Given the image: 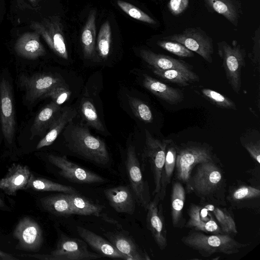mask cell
I'll return each instance as SVG.
<instances>
[{
	"label": "cell",
	"instance_id": "obj_1",
	"mask_svg": "<svg viewBox=\"0 0 260 260\" xmlns=\"http://www.w3.org/2000/svg\"><path fill=\"white\" fill-rule=\"evenodd\" d=\"M64 138L69 149L87 160L100 165L110 161V156L105 142L92 135L81 124L70 125Z\"/></svg>",
	"mask_w": 260,
	"mask_h": 260
},
{
	"label": "cell",
	"instance_id": "obj_40",
	"mask_svg": "<svg viewBox=\"0 0 260 260\" xmlns=\"http://www.w3.org/2000/svg\"><path fill=\"white\" fill-rule=\"evenodd\" d=\"M71 95V91L63 82L53 86L43 96L42 99L50 98L52 102L60 106L66 102Z\"/></svg>",
	"mask_w": 260,
	"mask_h": 260
},
{
	"label": "cell",
	"instance_id": "obj_14",
	"mask_svg": "<svg viewBox=\"0 0 260 260\" xmlns=\"http://www.w3.org/2000/svg\"><path fill=\"white\" fill-rule=\"evenodd\" d=\"M20 80L22 86L25 89L27 100L32 102L42 99L53 86L63 82L61 78L51 74H37L28 77L23 76Z\"/></svg>",
	"mask_w": 260,
	"mask_h": 260
},
{
	"label": "cell",
	"instance_id": "obj_36",
	"mask_svg": "<svg viewBox=\"0 0 260 260\" xmlns=\"http://www.w3.org/2000/svg\"><path fill=\"white\" fill-rule=\"evenodd\" d=\"M111 44V30L109 21H105L99 31L97 42L96 51L99 57L106 59L109 55Z\"/></svg>",
	"mask_w": 260,
	"mask_h": 260
},
{
	"label": "cell",
	"instance_id": "obj_39",
	"mask_svg": "<svg viewBox=\"0 0 260 260\" xmlns=\"http://www.w3.org/2000/svg\"><path fill=\"white\" fill-rule=\"evenodd\" d=\"M203 95L213 104L222 108L236 109L235 103L229 98L213 90L203 88L201 90Z\"/></svg>",
	"mask_w": 260,
	"mask_h": 260
},
{
	"label": "cell",
	"instance_id": "obj_3",
	"mask_svg": "<svg viewBox=\"0 0 260 260\" xmlns=\"http://www.w3.org/2000/svg\"><path fill=\"white\" fill-rule=\"evenodd\" d=\"M217 45L228 81L233 90L239 93L241 87V71L245 65V50L236 40H233L231 44L221 41Z\"/></svg>",
	"mask_w": 260,
	"mask_h": 260
},
{
	"label": "cell",
	"instance_id": "obj_4",
	"mask_svg": "<svg viewBox=\"0 0 260 260\" xmlns=\"http://www.w3.org/2000/svg\"><path fill=\"white\" fill-rule=\"evenodd\" d=\"M223 177L214 161L198 164L193 175H191L187 190L193 191L201 198L211 197L222 187Z\"/></svg>",
	"mask_w": 260,
	"mask_h": 260
},
{
	"label": "cell",
	"instance_id": "obj_34",
	"mask_svg": "<svg viewBox=\"0 0 260 260\" xmlns=\"http://www.w3.org/2000/svg\"><path fill=\"white\" fill-rule=\"evenodd\" d=\"M203 206L214 216L223 233L228 234L237 233L236 223L228 211L212 204H205Z\"/></svg>",
	"mask_w": 260,
	"mask_h": 260
},
{
	"label": "cell",
	"instance_id": "obj_31",
	"mask_svg": "<svg viewBox=\"0 0 260 260\" xmlns=\"http://www.w3.org/2000/svg\"><path fill=\"white\" fill-rule=\"evenodd\" d=\"M41 191H57L66 193H78V191L71 186L65 185L53 182L46 178L36 177L32 175L26 189Z\"/></svg>",
	"mask_w": 260,
	"mask_h": 260
},
{
	"label": "cell",
	"instance_id": "obj_26",
	"mask_svg": "<svg viewBox=\"0 0 260 260\" xmlns=\"http://www.w3.org/2000/svg\"><path fill=\"white\" fill-rule=\"evenodd\" d=\"M75 110L68 108L60 113L49 127V130L45 136L38 143L37 149L51 145L56 140L64 126L70 123L76 116Z\"/></svg>",
	"mask_w": 260,
	"mask_h": 260
},
{
	"label": "cell",
	"instance_id": "obj_32",
	"mask_svg": "<svg viewBox=\"0 0 260 260\" xmlns=\"http://www.w3.org/2000/svg\"><path fill=\"white\" fill-rule=\"evenodd\" d=\"M17 53L28 59H34L45 54V50L37 37H25L18 42Z\"/></svg>",
	"mask_w": 260,
	"mask_h": 260
},
{
	"label": "cell",
	"instance_id": "obj_11",
	"mask_svg": "<svg viewBox=\"0 0 260 260\" xmlns=\"http://www.w3.org/2000/svg\"><path fill=\"white\" fill-rule=\"evenodd\" d=\"M13 236L18 241L16 248L22 250L38 251L43 242V232L40 225L36 220L28 216L19 220Z\"/></svg>",
	"mask_w": 260,
	"mask_h": 260
},
{
	"label": "cell",
	"instance_id": "obj_5",
	"mask_svg": "<svg viewBox=\"0 0 260 260\" xmlns=\"http://www.w3.org/2000/svg\"><path fill=\"white\" fill-rule=\"evenodd\" d=\"M28 256L45 260H90L102 257L98 253L89 251L87 243L83 240L71 238L64 234L60 235L55 249L50 254H33Z\"/></svg>",
	"mask_w": 260,
	"mask_h": 260
},
{
	"label": "cell",
	"instance_id": "obj_9",
	"mask_svg": "<svg viewBox=\"0 0 260 260\" xmlns=\"http://www.w3.org/2000/svg\"><path fill=\"white\" fill-rule=\"evenodd\" d=\"M146 140L144 155L150 165L154 183V189L153 194H157L159 196L163 167L167 145L171 140L160 141L152 136L150 133L145 130Z\"/></svg>",
	"mask_w": 260,
	"mask_h": 260
},
{
	"label": "cell",
	"instance_id": "obj_6",
	"mask_svg": "<svg viewBox=\"0 0 260 260\" xmlns=\"http://www.w3.org/2000/svg\"><path fill=\"white\" fill-rule=\"evenodd\" d=\"M162 39L178 42L209 63L212 62L213 39L200 27L186 28L180 33L165 36Z\"/></svg>",
	"mask_w": 260,
	"mask_h": 260
},
{
	"label": "cell",
	"instance_id": "obj_41",
	"mask_svg": "<svg viewBox=\"0 0 260 260\" xmlns=\"http://www.w3.org/2000/svg\"><path fill=\"white\" fill-rule=\"evenodd\" d=\"M156 44L163 49L179 57H191L194 55L192 51L175 41L162 40L158 41Z\"/></svg>",
	"mask_w": 260,
	"mask_h": 260
},
{
	"label": "cell",
	"instance_id": "obj_25",
	"mask_svg": "<svg viewBox=\"0 0 260 260\" xmlns=\"http://www.w3.org/2000/svg\"><path fill=\"white\" fill-rule=\"evenodd\" d=\"M60 107L53 102L45 106L36 116L30 128L31 139L42 134L60 113Z\"/></svg>",
	"mask_w": 260,
	"mask_h": 260
},
{
	"label": "cell",
	"instance_id": "obj_43",
	"mask_svg": "<svg viewBox=\"0 0 260 260\" xmlns=\"http://www.w3.org/2000/svg\"><path fill=\"white\" fill-rule=\"evenodd\" d=\"M189 0H170L167 7L170 12L174 16L182 14L187 8Z\"/></svg>",
	"mask_w": 260,
	"mask_h": 260
},
{
	"label": "cell",
	"instance_id": "obj_42",
	"mask_svg": "<svg viewBox=\"0 0 260 260\" xmlns=\"http://www.w3.org/2000/svg\"><path fill=\"white\" fill-rule=\"evenodd\" d=\"M260 190L258 188L250 186H240L232 192V199L235 201H241L249 199L259 198Z\"/></svg>",
	"mask_w": 260,
	"mask_h": 260
},
{
	"label": "cell",
	"instance_id": "obj_23",
	"mask_svg": "<svg viewBox=\"0 0 260 260\" xmlns=\"http://www.w3.org/2000/svg\"><path fill=\"white\" fill-rule=\"evenodd\" d=\"M43 36L51 49L60 57L68 59V53L62 26L59 20H52L43 29Z\"/></svg>",
	"mask_w": 260,
	"mask_h": 260
},
{
	"label": "cell",
	"instance_id": "obj_10",
	"mask_svg": "<svg viewBox=\"0 0 260 260\" xmlns=\"http://www.w3.org/2000/svg\"><path fill=\"white\" fill-rule=\"evenodd\" d=\"M49 161L59 169V174L69 181L80 184L104 183L107 179L69 160L66 156L49 154Z\"/></svg>",
	"mask_w": 260,
	"mask_h": 260
},
{
	"label": "cell",
	"instance_id": "obj_33",
	"mask_svg": "<svg viewBox=\"0 0 260 260\" xmlns=\"http://www.w3.org/2000/svg\"><path fill=\"white\" fill-rule=\"evenodd\" d=\"M153 72L156 76L179 85L185 86L192 81L199 80V78L196 73L191 74L180 70H160L153 68Z\"/></svg>",
	"mask_w": 260,
	"mask_h": 260
},
{
	"label": "cell",
	"instance_id": "obj_18",
	"mask_svg": "<svg viewBox=\"0 0 260 260\" xmlns=\"http://www.w3.org/2000/svg\"><path fill=\"white\" fill-rule=\"evenodd\" d=\"M189 219L186 226L194 231L221 234V230L210 212L203 206L192 204L188 210Z\"/></svg>",
	"mask_w": 260,
	"mask_h": 260
},
{
	"label": "cell",
	"instance_id": "obj_12",
	"mask_svg": "<svg viewBox=\"0 0 260 260\" xmlns=\"http://www.w3.org/2000/svg\"><path fill=\"white\" fill-rule=\"evenodd\" d=\"M0 117L4 138L11 144L15 129L14 107L11 86L5 78L0 81Z\"/></svg>",
	"mask_w": 260,
	"mask_h": 260
},
{
	"label": "cell",
	"instance_id": "obj_7",
	"mask_svg": "<svg viewBox=\"0 0 260 260\" xmlns=\"http://www.w3.org/2000/svg\"><path fill=\"white\" fill-rule=\"evenodd\" d=\"M125 167L135 200L146 210L151 201L149 185L143 178L140 164L133 145H129L127 149Z\"/></svg>",
	"mask_w": 260,
	"mask_h": 260
},
{
	"label": "cell",
	"instance_id": "obj_30",
	"mask_svg": "<svg viewBox=\"0 0 260 260\" xmlns=\"http://www.w3.org/2000/svg\"><path fill=\"white\" fill-rule=\"evenodd\" d=\"M177 148L170 140L166 149L165 164L162 169L161 188L159 194L160 200H163L167 186L170 183L175 168Z\"/></svg>",
	"mask_w": 260,
	"mask_h": 260
},
{
	"label": "cell",
	"instance_id": "obj_35",
	"mask_svg": "<svg viewBox=\"0 0 260 260\" xmlns=\"http://www.w3.org/2000/svg\"><path fill=\"white\" fill-rule=\"evenodd\" d=\"M80 111L87 124L96 130L104 132L105 128L97 113L93 103L88 98H84L80 103Z\"/></svg>",
	"mask_w": 260,
	"mask_h": 260
},
{
	"label": "cell",
	"instance_id": "obj_13",
	"mask_svg": "<svg viewBox=\"0 0 260 260\" xmlns=\"http://www.w3.org/2000/svg\"><path fill=\"white\" fill-rule=\"evenodd\" d=\"M151 201L146 211V224L158 247L164 250L167 246V232L162 205L157 194Z\"/></svg>",
	"mask_w": 260,
	"mask_h": 260
},
{
	"label": "cell",
	"instance_id": "obj_46",
	"mask_svg": "<svg viewBox=\"0 0 260 260\" xmlns=\"http://www.w3.org/2000/svg\"><path fill=\"white\" fill-rule=\"evenodd\" d=\"M0 259L4 260H15L17 258L14 257L13 255L7 253L0 250Z\"/></svg>",
	"mask_w": 260,
	"mask_h": 260
},
{
	"label": "cell",
	"instance_id": "obj_24",
	"mask_svg": "<svg viewBox=\"0 0 260 260\" xmlns=\"http://www.w3.org/2000/svg\"><path fill=\"white\" fill-rule=\"evenodd\" d=\"M69 199L71 208L73 214L79 215H94L96 217L103 218L108 222L113 223H116V221L107 216H104L102 213L104 207L102 205L95 204L86 198L78 193H67Z\"/></svg>",
	"mask_w": 260,
	"mask_h": 260
},
{
	"label": "cell",
	"instance_id": "obj_38",
	"mask_svg": "<svg viewBox=\"0 0 260 260\" xmlns=\"http://www.w3.org/2000/svg\"><path fill=\"white\" fill-rule=\"evenodd\" d=\"M117 4L124 12L136 20L150 24L156 23L150 16L129 3L118 0Z\"/></svg>",
	"mask_w": 260,
	"mask_h": 260
},
{
	"label": "cell",
	"instance_id": "obj_45",
	"mask_svg": "<svg viewBox=\"0 0 260 260\" xmlns=\"http://www.w3.org/2000/svg\"><path fill=\"white\" fill-rule=\"evenodd\" d=\"M244 147L250 155L258 164L260 163V144L259 142H249L244 144Z\"/></svg>",
	"mask_w": 260,
	"mask_h": 260
},
{
	"label": "cell",
	"instance_id": "obj_8",
	"mask_svg": "<svg viewBox=\"0 0 260 260\" xmlns=\"http://www.w3.org/2000/svg\"><path fill=\"white\" fill-rule=\"evenodd\" d=\"M212 155L207 148L190 146L178 150L175 168L177 179L185 183L186 189L193 169L199 164L213 161Z\"/></svg>",
	"mask_w": 260,
	"mask_h": 260
},
{
	"label": "cell",
	"instance_id": "obj_19",
	"mask_svg": "<svg viewBox=\"0 0 260 260\" xmlns=\"http://www.w3.org/2000/svg\"><path fill=\"white\" fill-rule=\"evenodd\" d=\"M76 229L82 240L102 256L127 260L108 240L83 227L77 226Z\"/></svg>",
	"mask_w": 260,
	"mask_h": 260
},
{
	"label": "cell",
	"instance_id": "obj_29",
	"mask_svg": "<svg viewBox=\"0 0 260 260\" xmlns=\"http://www.w3.org/2000/svg\"><path fill=\"white\" fill-rule=\"evenodd\" d=\"M185 200V190L179 182L172 185L171 196V211L173 225L175 228L182 226V210Z\"/></svg>",
	"mask_w": 260,
	"mask_h": 260
},
{
	"label": "cell",
	"instance_id": "obj_22",
	"mask_svg": "<svg viewBox=\"0 0 260 260\" xmlns=\"http://www.w3.org/2000/svg\"><path fill=\"white\" fill-rule=\"evenodd\" d=\"M143 85L154 95L170 104H177L184 99L181 90L169 86L148 75H144Z\"/></svg>",
	"mask_w": 260,
	"mask_h": 260
},
{
	"label": "cell",
	"instance_id": "obj_2",
	"mask_svg": "<svg viewBox=\"0 0 260 260\" xmlns=\"http://www.w3.org/2000/svg\"><path fill=\"white\" fill-rule=\"evenodd\" d=\"M181 241L204 257H209L216 253L235 254L248 245L238 242L228 234L208 235L194 230L190 231Z\"/></svg>",
	"mask_w": 260,
	"mask_h": 260
},
{
	"label": "cell",
	"instance_id": "obj_37",
	"mask_svg": "<svg viewBox=\"0 0 260 260\" xmlns=\"http://www.w3.org/2000/svg\"><path fill=\"white\" fill-rule=\"evenodd\" d=\"M129 105L135 115L142 121L151 123L153 119L152 111L149 107L137 98L128 97Z\"/></svg>",
	"mask_w": 260,
	"mask_h": 260
},
{
	"label": "cell",
	"instance_id": "obj_20",
	"mask_svg": "<svg viewBox=\"0 0 260 260\" xmlns=\"http://www.w3.org/2000/svg\"><path fill=\"white\" fill-rule=\"evenodd\" d=\"M207 10L222 15L234 26H237L243 14L240 0H203Z\"/></svg>",
	"mask_w": 260,
	"mask_h": 260
},
{
	"label": "cell",
	"instance_id": "obj_47",
	"mask_svg": "<svg viewBox=\"0 0 260 260\" xmlns=\"http://www.w3.org/2000/svg\"><path fill=\"white\" fill-rule=\"evenodd\" d=\"M0 209L4 211H10L9 207L6 205L5 201L0 195Z\"/></svg>",
	"mask_w": 260,
	"mask_h": 260
},
{
	"label": "cell",
	"instance_id": "obj_17",
	"mask_svg": "<svg viewBox=\"0 0 260 260\" xmlns=\"http://www.w3.org/2000/svg\"><path fill=\"white\" fill-rule=\"evenodd\" d=\"M104 194L111 207L118 213L134 214L136 200L131 189L128 186H118L104 190Z\"/></svg>",
	"mask_w": 260,
	"mask_h": 260
},
{
	"label": "cell",
	"instance_id": "obj_44",
	"mask_svg": "<svg viewBox=\"0 0 260 260\" xmlns=\"http://www.w3.org/2000/svg\"><path fill=\"white\" fill-rule=\"evenodd\" d=\"M253 46L250 55L251 59L253 63L259 64L260 61V26L255 30L252 37Z\"/></svg>",
	"mask_w": 260,
	"mask_h": 260
},
{
	"label": "cell",
	"instance_id": "obj_16",
	"mask_svg": "<svg viewBox=\"0 0 260 260\" xmlns=\"http://www.w3.org/2000/svg\"><path fill=\"white\" fill-rule=\"evenodd\" d=\"M104 235L119 252L127 257V260L150 259L132 237L123 232H108Z\"/></svg>",
	"mask_w": 260,
	"mask_h": 260
},
{
	"label": "cell",
	"instance_id": "obj_28",
	"mask_svg": "<svg viewBox=\"0 0 260 260\" xmlns=\"http://www.w3.org/2000/svg\"><path fill=\"white\" fill-rule=\"evenodd\" d=\"M95 10H91L81 34V43L84 56L91 58L94 56L95 49L96 27Z\"/></svg>",
	"mask_w": 260,
	"mask_h": 260
},
{
	"label": "cell",
	"instance_id": "obj_27",
	"mask_svg": "<svg viewBox=\"0 0 260 260\" xmlns=\"http://www.w3.org/2000/svg\"><path fill=\"white\" fill-rule=\"evenodd\" d=\"M40 203L45 211L56 216L73 215L67 193L61 192L43 197Z\"/></svg>",
	"mask_w": 260,
	"mask_h": 260
},
{
	"label": "cell",
	"instance_id": "obj_21",
	"mask_svg": "<svg viewBox=\"0 0 260 260\" xmlns=\"http://www.w3.org/2000/svg\"><path fill=\"white\" fill-rule=\"evenodd\" d=\"M140 55L146 62L153 68L162 70L175 69L188 74H194L189 65L183 60L145 49L141 50Z\"/></svg>",
	"mask_w": 260,
	"mask_h": 260
},
{
	"label": "cell",
	"instance_id": "obj_15",
	"mask_svg": "<svg viewBox=\"0 0 260 260\" xmlns=\"http://www.w3.org/2000/svg\"><path fill=\"white\" fill-rule=\"evenodd\" d=\"M32 175L27 166L13 164L0 179V188L7 195L16 196L19 190L27 188Z\"/></svg>",
	"mask_w": 260,
	"mask_h": 260
}]
</instances>
